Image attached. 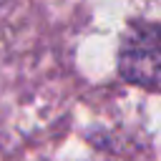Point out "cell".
<instances>
[{"label":"cell","mask_w":161,"mask_h":161,"mask_svg":"<svg viewBox=\"0 0 161 161\" xmlns=\"http://www.w3.org/2000/svg\"><path fill=\"white\" fill-rule=\"evenodd\" d=\"M118 68L131 83L156 86L161 80V28L133 25L121 43Z\"/></svg>","instance_id":"6da1fadb"}]
</instances>
